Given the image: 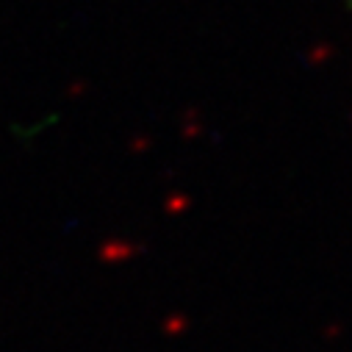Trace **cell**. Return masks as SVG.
<instances>
[{"mask_svg":"<svg viewBox=\"0 0 352 352\" xmlns=\"http://www.w3.org/2000/svg\"><path fill=\"white\" fill-rule=\"evenodd\" d=\"M341 3V9H346V12H352V0H338Z\"/></svg>","mask_w":352,"mask_h":352,"instance_id":"1","label":"cell"}]
</instances>
